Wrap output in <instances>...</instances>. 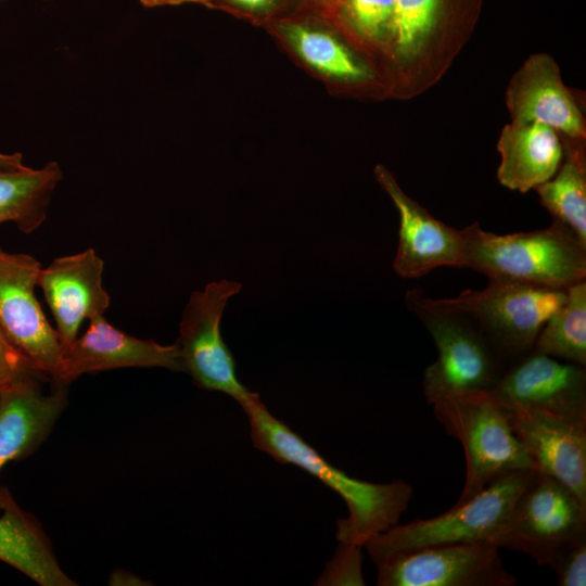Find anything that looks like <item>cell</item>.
Instances as JSON below:
<instances>
[{"instance_id":"obj_1","label":"cell","mask_w":586,"mask_h":586,"mask_svg":"<svg viewBox=\"0 0 586 586\" xmlns=\"http://www.w3.org/2000/svg\"><path fill=\"white\" fill-rule=\"evenodd\" d=\"M242 408L256 448L278 462L302 468L343 498L348 517L336 522L335 536L340 544L364 547L368 539L398 524L413 494L407 482L372 483L352 477L271 415L260 397Z\"/></svg>"},{"instance_id":"obj_2","label":"cell","mask_w":586,"mask_h":586,"mask_svg":"<svg viewBox=\"0 0 586 586\" xmlns=\"http://www.w3.org/2000/svg\"><path fill=\"white\" fill-rule=\"evenodd\" d=\"M462 231L467 268L488 279L556 289H568L586 279V247L555 225L499 235L474 222Z\"/></svg>"},{"instance_id":"obj_3","label":"cell","mask_w":586,"mask_h":586,"mask_svg":"<svg viewBox=\"0 0 586 586\" xmlns=\"http://www.w3.org/2000/svg\"><path fill=\"white\" fill-rule=\"evenodd\" d=\"M406 304L429 331L437 357L423 374L429 404L489 392L506 362L483 333L463 315L437 305L419 289L406 294Z\"/></svg>"},{"instance_id":"obj_4","label":"cell","mask_w":586,"mask_h":586,"mask_svg":"<svg viewBox=\"0 0 586 586\" xmlns=\"http://www.w3.org/2000/svg\"><path fill=\"white\" fill-rule=\"evenodd\" d=\"M433 415L447 435L458 440L466 457L462 504L496 479L517 470H536L512 430L506 409L488 392L438 400Z\"/></svg>"},{"instance_id":"obj_5","label":"cell","mask_w":586,"mask_h":586,"mask_svg":"<svg viewBox=\"0 0 586 586\" xmlns=\"http://www.w3.org/2000/svg\"><path fill=\"white\" fill-rule=\"evenodd\" d=\"M534 471L504 474L448 511L398 523L368 539L364 547L372 561L391 552L442 544L491 543L499 547L512 507Z\"/></svg>"},{"instance_id":"obj_6","label":"cell","mask_w":586,"mask_h":586,"mask_svg":"<svg viewBox=\"0 0 586 586\" xmlns=\"http://www.w3.org/2000/svg\"><path fill=\"white\" fill-rule=\"evenodd\" d=\"M568 289L488 279L483 290H466L434 302L471 320L506 365L530 352L549 317L564 303Z\"/></svg>"},{"instance_id":"obj_7","label":"cell","mask_w":586,"mask_h":586,"mask_svg":"<svg viewBox=\"0 0 586 586\" xmlns=\"http://www.w3.org/2000/svg\"><path fill=\"white\" fill-rule=\"evenodd\" d=\"M242 284L222 279L207 283L191 294L179 324L178 347L183 372L201 388L231 396L244 407L259 398L237 377L235 360L220 332V321L228 301Z\"/></svg>"},{"instance_id":"obj_8","label":"cell","mask_w":586,"mask_h":586,"mask_svg":"<svg viewBox=\"0 0 586 586\" xmlns=\"http://www.w3.org/2000/svg\"><path fill=\"white\" fill-rule=\"evenodd\" d=\"M586 534V502L557 479L535 470L519 494L499 547L547 565L565 542Z\"/></svg>"},{"instance_id":"obj_9","label":"cell","mask_w":586,"mask_h":586,"mask_svg":"<svg viewBox=\"0 0 586 586\" xmlns=\"http://www.w3.org/2000/svg\"><path fill=\"white\" fill-rule=\"evenodd\" d=\"M491 543H453L395 551L373 560L378 586H514Z\"/></svg>"},{"instance_id":"obj_10","label":"cell","mask_w":586,"mask_h":586,"mask_svg":"<svg viewBox=\"0 0 586 586\" xmlns=\"http://www.w3.org/2000/svg\"><path fill=\"white\" fill-rule=\"evenodd\" d=\"M41 268L31 255L0 249V330L37 372L54 383L63 346L35 296Z\"/></svg>"},{"instance_id":"obj_11","label":"cell","mask_w":586,"mask_h":586,"mask_svg":"<svg viewBox=\"0 0 586 586\" xmlns=\"http://www.w3.org/2000/svg\"><path fill=\"white\" fill-rule=\"evenodd\" d=\"M488 393L505 407L538 409L586 420L585 366L534 348L509 361Z\"/></svg>"},{"instance_id":"obj_12","label":"cell","mask_w":586,"mask_h":586,"mask_svg":"<svg viewBox=\"0 0 586 586\" xmlns=\"http://www.w3.org/2000/svg\"><path fill=\"white\" fill-rule=\"evenodd\" d=\"M374 174L399 214L395 272L413 279L443 266L467 268L463 231L436 219L409 198L383 165H378Z\"/></svg>"},{"instance_id":"obj_13","label":"cell","mask_w":586,"mask_h":586,"mask_svg":"<svg viewBox=\"0 0 586 586\" xmlns=\"http://www.w3.org/2000/svg\"><path fill=\"white\" fill-rule=\"evenodd\" d=\"M502 407L536 470L562 482L586 502V420Z\"/></svg>"},{"instance_id":"obj_14","label":"cell","mask_w":586,"mask_h":586,"mask_svg":"<svg viewBox=\"0 0 586 586\" xmlns=\"http://www.w3.org/2000/svg\"><path fill=\"white\" fill-rule=\"evenodd\" d=\"M104 263L93 249L55 258L41 268L38 285L51 309L63 348L78 336L84 320L102 316L110 295L102 285Z\"/></svg>"},{"instance_id":"obj_15","label":"cell","mask_w":586,"mask_h":586,"mask_svg":"<svg viewBox=\"0 0 586 586\" xmlns=\"http://www.w3.org/2000/svg\"><path fill=\"white\" fill-rule=\"evenodd\" d=\"M128 367H161L183 372L176 344L162 345L124 333L103 315L89 320L86 332L63 348L62 366L54 383L68 385L79 375Z\"/></svg>"},{"instance_id":"obj_16","label":"cell","mask_w":586,"mask_h":586,"mask_svg":"<svg viewBox=\"0 0 586 586\" xmlns=\"http://www.w3.org/2000/svg\"><path fill=\"white\" fill-rule=\"evenodd\" d=\"M506 105L513 122H538L562 137L585 141L584 116L548 54L536 53L525 60L508 85Z\"/></svg>"},{"instance_id":"obj_17","label":"cell","mask_w":586,"mask_h":586,"mask_svg":"<svg viewBox=\"0 0 586 586\" xmlns=\"http://www.w3.org/2000/svg\"><path fill=\"white\" fill-rule=\"evenodd\" d=\"M41 380L28 379L1 391L0 471L34 451L65 408L67 385L53 383L52 391L43 393Z\"/></svg>"},{"instance_id":"obj_18","label":"cell","mask_w":586,"mask_h":586,"mask_svg":"<svg viewBox=\"0 0 586 586\" xmlns=\"http://www.w3.org/2000/svg\"><path fill=\"white\" fill-rule=\"evenodd\" d=\"M497 150L500 154L499 182L521 193L552 178L563 158L561 136L538 122L511 120L501 130Z\"/></svg>"},{"instance_id":"obj_19","label":"cell","mask_w":586,"mask_h":586,"mask_svg":"<svg viewBox=\"0 0 586 586\" xmlns=\"http://www.w3.org/2000/svg\"><path fill=\"white\" fill-rule=\"evenodd\" d=\"M275 30L284 48L324 81L355 88L374 80V72L354 48L326 28L285 21Z\"/></svg>"},{"instance_id":"obj_20","label":"cell","mask_w":586,"mask_h":586,"mask_svg":"<svg viewBox=\"0 0 586 586\" xmlns=\"http://www.w3.org/2000/svg\"><path fill=\"white\" fill-rule=\"evenodd\" d=\"M0 560L41 586H73L38 521L0 486Z\"/></svg>"},{"instance_id":"obj_21","label":"cell","mask_w":586,"mask_h":586,"mask_svg":"<svg viewBox=\"0 0 586 586\" xmlns=\"http://www.w3.org/2000/svg\"><path fill=\"white\" fill-rule=\"evenodd\" d=\"M563 139V158L552 178L536 187L552 225L586 247L585 141Z\"/></svg>"},{"instance_id":"obj_22","label":"cell","mask_w":586,"mask_h":586,"mask_svg":"<svg viewBox=\"0 0 586 586\" xmlns=\"http://www.w3.org/2000/svg\"><path fill=\"white\" fill-rule=\"evenodd\" d=\"M62 176L56 162L39 169L0 167V224L12 221L24 233L38 229Z\"/></svg>"},{"instance_id":"obj_23","label":"cell","mask_w":586,"mask_h":586,"mask_svg":"<svg viewBox=\"0 0 586 586\" xmlns=\"http://www.w3.org/2000/svg\"><path fill=\"white\" fill-rule=\"evenodd\" d=\"M535 351L586 366V281L568 288L564 303L540 329Z\"/></svg>"},{"instance_id":"obj_24","label":"cell","mask_w":586,"mask_h":586,"mask_svg":"<svg viewBox=\"0 0 586 586\" xmlns=\"http://www.w3.org/2000/svg\"><path fill=\"white\" fill-rule=\"evenodd\" d=\"M438 0H395L387 52L399 63L417 60L435 24Z\"/></svg>"},{"instance_id":"obj_25","label":"cell","mask_w":586,"mask_h":586,"mask_svg":"<svg viewBox=\"0 0 586 586\" xmlns=\"http://www.w3.org/2000/svg\"><path fill=\"white\" fill-rule=\"evenodd\" d=\"M344 15L366 50H382L388 41L395 0H343Z\"/></svg>"},{"instance_id":"obj_26","label":"cell","mask_w":586,"mask_h":586,"mask_svg":"<svg viewBox=\"0 0 586 586\" xmlns=\"http://www.w3.org/2000/svg\"><path fill=\"white\" fill-rule=\"evenodd\" d=\"M547 565L555 571L559 586H585L586 534L562 544Z\"/></svg>"},{"instance_id":"obj_27","label":"cell","mask_w":586,"mask_h":586,"mask_svg":"<svg viewBox=\"0 0 586 586\" xmlns=\"http://www.w3.org/2000/svg\"><path fill=\"white\" fill-rule=\"evenodd\" d=\"M362 547L340 544L335 557L329 564L330 584L336 585H365L361 575Z\"/></svg>"},{"instance_id":"obj_28","label":"cell","mask_w":586,"mask_h":586,"mask_svg":"<svg viewBox=\"0 0 586 586\" xmlns=\"http://www.w3.org/2000/svg\"><path fill=\"white\" fill-rule=\"evenodd\" d=\"M34 378L48 380L37 372L4 336L0 335V392Z\"/></svg>"},{"instance_id":"obj_29","label":"cell","mask_w":586,"mask_h":586,"mask_svg":"<svg viewBox=\"0 0 586 586\" xmlns=\"http://www.w3.org/2000/svg\"><path fill=\"white\" fill-rule=\"evenodd\" d=\"M209 0H206L208 4ZM227 3H231L244 11L260 13L270 10L278 0H224Z\"/></svg>"},{"instance_id":"obj_30","label":"cell","mask_w":586,"mask_h":586,"mask_svg":"<svg viewBox=\"0 0 586 586\" xmlns=\"http://www.w3.org/2000/svg\"><path fill=\"white\" fill-rule=\"evenodd\" d=\"M109 583L111 585H144L145 584L138 576L133 575L132 573L125 572V571L114 572L111 575Z\"/></svg>"},{"instance_id":"obj_31","label":"cell","mask_w":586,"mask_h":586,"mask_svg":"<svg viewBox=\"0 0 586 586\" xmlns=\"http://www.w3.org/2000/svg\"><path fill=\"white\" fill-rule=\"evenodd\" d=\"M0 167L20 169L26 166L21 153L5 154L0 152Z\"/></svg>"},{"instance_id":"obj_32","label":"cell","mask_w":586,"mask_h":586,"mask_svg":"<svg viewBox=\"0 0 586 586\" xmlns=\"http://www.w3.org/2000/svg\"><path fill=\"white\" fill-rule=\"evenodd\" d=\"M142 5L148 8H154L160 5L169 4V0H138Z\"/></svg>"},{"instance_id":"obj_33","label":"cell","mask_w":586,"mask_h":586,"mask_svg":"<svg viewBox=\"0 0 586 586\" xmlns=\"http://www.w3.org/2000/svg\"><path fill=\"white\" fill-rule=\"evenodd\" d=\"M183 2H198V3H206V0H169V4H179Z\"/></svg>"},{"instance_id":"obj_34","label":"cell","mask_w":586,"mask_h":586,"mask_svg":"<svg viewBox=\"0 0 586 586\" xmlns=\"http://www.w3.org/2000/svg\"><path fill=\"white\" fill-rule=\"evenodd\" d=\"M0 335L4 336L3 333L1 332V330H0ZM4 337H5V336H4ZM8 342H9V341H8Z\"/></svg>"},{"instance_id":"obj_35","label":"cell","mask_w":586,"mask_h":586,"mask_svg":"<svg viewBox=\"0 0 586 586\" xmlns=\"http://www.w3.org/2000/svg\"><path fill=\"white\" fill-rule=\"evenodd\" d=\"M323 1H334V0H323Z\"/></svg>"},{"instance_id":"obj_36","label":"cell","mask_w":586,"mask_h":586,"mask_svg":"<svg viewBox=\"0 0 586 586\" xmlns=\"http://www.w3.org/2000/svg\"><path fill=\"white\" fill-rule=\"evenodd\" d=\"M0 398H1V392H0Z\"/></svg>"}]
</instances>
